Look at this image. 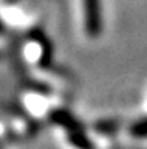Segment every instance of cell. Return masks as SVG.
Segmentation results:
<instances>
[{"label": "cell", "instance_id": "obj_1", "mask_svg": "<svg viewBox=\"0 0 147 149\" xmlns=\"http://www.w3.org/2000/svg\"><path fill=\"white\" fill-rule=\"evenodd\" d=\"M83 18L86 35L96 39L104 30V6L102 0H83Z\"/></svg>", "mask_w": 147, "mask_h": 149}, {"label": "cell", "instance_id": "obj_3", "mask_svg": "<svg viewBox=\"0 0 147 149\" xmlns=\"http://www.w3.org/2000/svg\"><path fill=\"white\" fill-rule=\"evenodd\" d=\"M68 142L71 143L77 149H93L92 140L83 133L81 130H74V131H68Z\"/></svg>", "mask_w": 147, "mask_h": 149}, {"label": "cell", "instance_id": "obj_4", "mask_svg": "<svg viewBox=\"0 0 147 149\" xmlns=\"http://www.w3.org/2000/svg\"><path fill=\"white\" fill-rule=\"evenodd\" d=\"M129 134L135 139H147V118L134 122L129 128Z\"/></svg>", "mask_w": 147, "mask_h": 149}, {"label": "cell", "instance_id": "obj_2", "mask_svg": "<svg viewBox=\"0 0 147 149\" xmlns=\"http://www.w3.org/2000/svg\"><path fill=\"white\" fill-rule=\"evenodd\" d=\"M50 119L54 122V124L63 127L66 131H74V130H81V125L78 124L71 113L66 111V110H54L53 113L50 115Z\"/></svg>", "mask_w": 147, "mask_h": 149}]
</instances>
